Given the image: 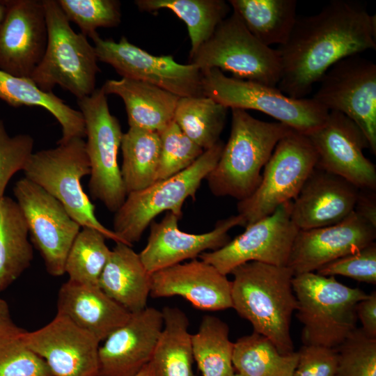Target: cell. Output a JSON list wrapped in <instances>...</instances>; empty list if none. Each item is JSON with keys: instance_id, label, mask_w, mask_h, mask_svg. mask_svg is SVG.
<instances>
[{"instance_id": "6", "label": "cell", "mask_w": 376, "mask_h": 376, "mask_svg": "<svg viewBox=\"0 0 376 376\" xmlns=\"http://www.w3.org/2000/svg\"><path fill=\"white\" fill-rule=\"evenodd\" d=\"M224 146L219 141L182 171L129 193L113 217V231L120 242L132 246L163 212H171L180 219L185 201L196 198L202 181L217 164Z\"/></svg>"}, {"instance_id": "14", "label": "cell", "mask_w": 376, "mask_h": 376, "mask_svg": "<svg viewBox=\"0 0 376 376\" xmlns=\"http://www.w3.org/2000/svg\"><path fill=\"white\" fill-rule=\"evenodd\" d=\"M13 193L47 272L63 275L68 251L81 227L58 200L25 177L17 181Z\"/></svg>"}, {"instance_id": "40", "label": "cell", "mask_w": 376, "mask_h": 376, "mask_svg": "<svg viewBox=\"0 0 376 376\" xmlns=\"http://www.w3.org/2000/svg\"><path fill=\"white\" fill-rule=\"evenodd\" d=\"M337 376H376V338L356 328L337 347Z\"/></svg>"}, {"instance_id": "34", "label": "cell", "mask_w": 376, "mask_h": 376, "mask_svg": "<svg viewBox=\"0 0 376 376\" xmlns=\"http://www.w3.org/2000/svg\"><path fill=\"white\" fill-rule=\"evenodd\" d=\"M194 361L202 376H233L234 343L228 324L219 318L205 315L198 331L191 336Z\"/></svg>"}, {"instance_id": "28", "label": "cell", "mask_w": 376, "mask_h": 376, "mask_svg": "<svg viewBox=\"0 0 376 376\" xmlns=\"http://www.w3.org/2000/svg\"><path fill=\"white\" fill-rule=\"evenodd\" d=\"M33 250L24 214L8 196L0 198V292L31 265Z\"/></svg>"}, {"instance_id": "8", "label": "cell", "mask_w": 376, "mask_h": 376, "mask_svg": "<svg viewBox=\"0 0 376 376\" xmlns=\"http://www.w3.org/2000/svg\"><path fill=\"white\" fill-rule=\"evenodd\" d=\"M189 58L201 71L217 68L271 87L277 88L281 75L278 49L260 42L234 11Z\"/></svg>"}, {"instance_id": "16", "label": "cell", "mask_w": 376, "mask_h": 376, "mask_svg": "<svg viewBox=\"0 0 376 376\" xmlns=\"http://www.w3.org/2000/svg\"><path fill=\"white\" fill-rule=\"evenodd\" d=\"M307 136L316 167L338 175L359 189L376 190V167L363 154L370 146L360 128L345 115L329 111L325 122Z\"/></svg>"}, {"instance_id": "35", "label": "cell", "mask_w": 376, "mask_h": 376, "mask_svg": "<svg viewBox=\"0 0 376 376\" xmlns=\"http://www.w3.org/2000/svg\"><path fill=\"white\" fill-rule=\"evenodd\" d=\"M227 111L228 108L205 95L180 97L173 121L205 151L220 141Z\"/></svg>"}, {"instance_id": "20", "label": "cell", "mask_w": 376, "mask_h": 376, "mask_svg": "<svg viewBox=\"0 0 376 376\" xmlns=\"http://www.w3.org/2000/svg\"><path fill=\"white\" fill-rule=\"evenodd\" d=\"M375 238L376 227L353 211L337 224L299 230L287 267L293 276L315 272L333 260L359 251Z\"/></svg>"}, {"instance_id": "48", "label": "cell", "mask_w": 376, "mask_h": 376, "mask_svg": "<svg viewBox=\"0 0 376 376\" xmlns=\"http://www.w3.org/2000/svg\"><path fill=\"white\" fill-rule=\"evenodd\" d=\"M6 10V7L3 0L0 1V24H1L3 19V17L5 16Z\"/></svg>"}, {"instance_id": "10", "label": "cell", "mask_w": 376, "mask_h": 376, "mask_svg": "<svg viewBox=\"0 0 376 376\" xmlns=\"http://www.w3.org/2000/svg\"><path fill=\"white\" fill-rule=\"evenodd\" d=\"M316 164L317 154L307 135L292 130L282 138L263 168L257 189L237 203L244 227L293 201Z\"/></svg>"}, {"instance_id": "12", "label": "cell", "mask_w": 376, "mask_h": 376, "mask_svg": "<svg viewBox=\"0 0 376 376\" xmlns=\"http://www.w3.org/2000/svg\"><path fill=\"white\" fill-rule=\"evenodd\" d=\"M313 99L328 111L351 119L376 154V65L358 55L332 65L319 81Z\"/></svg>"}, {"instance_id": "26", "label": "cell", "mask_w": 376, "mask_h": 376, "mask_svg": "<svg viewBox=\"0 0 376 376\" xmlns=\"http://www.w3.org/2000/svg\"><path fill=\"white\" fill-rule=\"evenodd\" d=\"M101 88L123 100L130 127L160 132L173 121L180 97L169 91L127 78L107 80Z\"/></svg>"}, {"instance_id": "27", "label": "cell", "mask_w": 376, "mask_h": 376, "mask_svg": "<svg viewBox=\"0 0 376 376\" xmlns=\"http://www.w3.org/2000/svg\"><path fill=\"white\" fill-rule=\"evenodd\" d=\"M0 100L14 107L36 106L49 111L62 128V136L57 144L86 136L81 112L52 92L41 90L31 78L15 77L0 70Z\"/></svg>"}, {"instance_id": "18", "label": "cell", "mask_w": 376, "mask_h": 376, "mask_svg": "<svg viewBox=\"0 0 376 376\" xmlns=\"http://www.w3.org/2000/svg\"><path fill=\"white\" fill-rule=\"evenodd\" d=\"M0 24V70L31 78L41 61L48 31L43 0H3Z\"/></svg>"}, {"instance_id": "19", "label": "cell", "mask_w": 376, "mask_h": 376, "mask_svg": "<svg viewBox=\"0 0 376 376\" xmlns=\"http://www.w3.org/2000/svg\"><path fill=\"white\" fill-rule=\"evenodd\" d=\"M179 218L171 212L159 222L150 224V234L145 247L140 252L142 263L150 274L195 259L207 250H217L230 241L228 231L237 226H244V221L239 215L219 221L208 232L192 234L182 231L178 227Z\"/></svg>"}, {"instance_id": "32", "label": "cell", "mask_w": 376, "mask_h": 376, "mask_svg": "<svg viewBox=\"0 0 376 376\" xmlns=\"http://www.w3.org/2000/svg\"><path fill=\"white\" fill-rule=\"evenodd\" d=\"M134 3L141 11L170 10L182 19L191 40L189 55L210 38L230 10L223 0H136Z\"/></svg>"}, {"instance_id": "31", "label": "cell", "mask_w": 376, "mask_h": 376, "mask_svg": "<svg viewBox=\"0 0 376 376\" xmlns=\"http://www.w3.org/2000/svg\"><path fill=\"white\" fill-rule=\"evenodd\" d=\"M120 148V173L127 195L157 181L160 154L159 132L130 127L123 134Z\"/></svg>"}, {"instance_id": "15", "label": "cell", "mask_w": 376, "mask_h": 376, "mask_svg": "<svg viewBox=\"0 0 376 376\" xmlns=\"http://www.w3.org/2000/svg\"><path fill=\"white\" fill-rule=\"evenodd\" d=\"M292 203L282 204L270 215L245 227L223 247L203 252L198 258L226 276L249 262L287 267L299 231L291 219Z\"/></svg>"}, {"instance_id": "5", "label": "cell", "mask_w": 376, "mask_h": 376, "mask_svg": "<svg viewBox=\"0 0 376 376\" xmlns=\"http://www.w3.org/2000/svg\"><path fill=\"white\" fill-rule=\"evenodd\" d=\"M48 40L44 56L31 79L45 92L56 85L81 99L92 94L100 71L94 46L72 29L55 0H43Z\"/></svg>"}, {"instance_id": "24", "label": "cell", "mask_w": 376, "mask_h": 376, "mask_svg": "<svg viewBox=\"0 0 376 376\" xmlns=\"http://www.w3.org/2000/svg\"><path fill=\"white\" fill-rule=\"evenodd\" d=\"M57 314L67 317L102 342L125 324L132 313L99 285L68 280L58 290Z\"/></svg>"}, {"instance_id": "17", "label": "cell", "mask_w": 376, "mask_h": 376, "mask_svg": "<svg viewBox=\"0 0 376 376\" xmlns=\"http://www.w3.org/2000/svg\"><path fill=\"white\" fill-rule=\"evenodd\" d=\"M22 338L54 376H98L100 340L67 317L56 313L45 326L24 330Z\"/></svg>"}, {"instance_id": "1", "label": "cell", "mask_w": 376, "mask_h": 376, "mask_svg": "<svg viewBox=\"0 0 376 376\" xmlns=\"http://www.w3.org/2000/svg\"><path fill=\"white\" fill-rule=\"evenodd\" d=\"M375 48V15L357 2L332 1L316 14L297 17L288 40L277 49L281 62L277 88L304 98L336 63Z\"/></svg>"}, {"instance_id": "33", "label": "cell", "mask_w": 376, "mask_h": 376, "mask_svg": "<svg viewBox=\"0 0 376 376\" xmlns=\"http://www.w3.org/2000/svg\"><path fill=\"white\" fill-rule=\"evenodd\" d=\"M297 352L283 354L267 337L253 331L234 343L233 365L242 376H292Z\"/></svg>"}, {"instance_id": "37", "label": "cell", "mask_w": 376, "mask_h": 376, "mask_svg": "<svg viewBox=\"0 0 376 376\" xmlns=\"http://www.w3.org/2000/svg\"><path fill=\"white\" fill-rule=\"evenodd\" d=\"M24 330L12 320L0 324V376H54L25 343Z\"/></svg>"}, {"instance_id": "3", "label": "cell", "mask_w": 376, "mask_h": 376, "mask_svg": "<svg viewBox=\"0 0 376 376\" xmlns=\"http://www.w3.org/2000/svg\"><path fill=\"white\" fill-rule=\"evenodd\" d=\"M231 111L229 139L205 180L214 196H230L240 201L257 189L262 169L276 144L293 130L279 122L255 118L243 109Z\"/></svg>"}, {"instance_id": "21", "label": "cell", "mask_w": 376, "mask_h": 376, "mask_svg": "<svg viewBox=\"0 0 376 376\" xmlns=\"http://www.w3.org/2000/svg\"><path fill=\"white\" fill-rule=\"evenodd\" d=\"M162 311L133 313L99 347L98 376H134L152 359L163 328Z\"/></svg>"}, {"instance_id": "25", "label": "cell", "mask_w": 376, "mask_h": 376, "mask_svg": "<svg viewBox=\"0 0 376 376\" xmlns=\"http://www.w3.org/2000/svg\"><path fill=\"white\" fill-rule=\"evenodd\" d=\"M98 285L109 297L133 313L147 307L151 274L131 246L118 242L111 249Z\"/></svg>"}, {"instance_id": "45", "label": "cell", "mask_w": 376, "mask_h": 376, "mask_svg": "<svg viewBox=\"0 0 376 376\" xmlns=\"http://www.w3.org/2000/svg\"><path fill=\"white\" fill-rule=\"evenodd\" d=\"M354 211L376 227V192L371 189H359Z\"/></svg>"}, {"instance_id": "46", "label": "cell", "mask_w": 376, "mask_h": 376, "mask_svg": "<svg viewBox=\"0 0 376 376\" xmlns=\"http://www.w3.org/2000/svg\"><path fill=\"white\" fill-rule=\"evenodd\" d=\"M10 320L9 306L6 301L0 298V324Z\"/></svg>"}, {"instance_id": "4", "label": "cell", "mask_w": 376, "mask_h": 376, "mask_svg": "<svg viewBox=\"0 0 376 376\" xmlns=\"http://www.w3.org/2000/svg\"><path fill=\"white\" fill-rule=\"evenodd\" d=\"M292 284L304 345L336 348L357 328V304L368 295L363 290L316 272L294 276Z\"/></svg>"}, {"instance_id": "38", "label": "cell", "mask_w": 376, "mask_h": 376, "mask_svg": "<svg viewBox=\"0 0 376 376\" xmlns=\"http://www.w3.org/2000/svg\"><path fill=\"white\" fill-rule=\"evenodd\" d=\"M69 22L76 24L81 33L90 38L97 28H111L121 21L120 2L116 0H58Z\"/></svg>"}, {"instance_id": "44", "label": "cell", "mask_w": 376, "mask_h": 376, "mask_svg": "<svg viewBox=\"0 0 376 376\" xmlns=\"http://www.w3.org/2000/svg\"><path fill=\"white\" fill-rule=\"evenodd\" d=\"M356 314L362 325L361 329L371 338H376V292L368 294L356 306Z\"/></svg>"}, {"instance_id": "47", "label": "cell", "mask_w": 376, "mask_h": 376, "mask_svg": "<svg viewBox=\"0 0 376 376\" xmlns=\"http://www.w3.org/2000/svg\"><path fill=\"white\" fill-rule=\"evenodd\" d=\"M134 376H156L152 362L150 361Z\"/></svg>"}, {"instance_id": "2", "label": "cell", "mask_w": 376, "mask_h": 376, "mask_svg": "<svg viewBox=\"0 0 376 376\" xmlns=\"http://www.w3.org/2000/svg\"><path fill=\"white\" fill-rule=\"evenodd\" d=\"M232 308L248 320L253 331L269 338L281 354L294 351L291 318L297 308L288 267L249 262L231 273Z\"/></svg>"}, {"instance_id": "41", "label": "cell", "mask_w": 376, "mask_h": 376, "mask_svg": "<svg viewBox=\"0 0 376 376\" xmlns=\"http://www.w3.org/2000/svg\"><path fill=\"white\" fill-rule=\"evenodd\" d=\"M33 139L26 134L10 136L4 123L0 120V198L10 178L23 171L33 154Z\"/></svg>"}, {"instance_id": "43", "label": "cell", "mask_w": 376, "mask_h": 376, "mask_svg": "<svg viewBox=\"0 0 376 376\" xmlns=\"http://www.w3.org/2000/svg\"><path fill=\"white\" fill-rule=\"evenodd\" d=\"M297 353L298 361L292 376H337L336 348L303 345Z\"/></svg>"}, {"instance_id": "49", "label": "cell", "mask_w": 376, "mask_h": 376, "mask_svg": "<svg viewBox=\"0 0 376 376\" xmlns=\"http://www.w3.org/2000/svg\"><path fill=\"white\" fill-rule=\"evenodd\" d=\"M233 376H242V375L237 373H235Z\"/></svg>"}, {"instance_id": "13", "label": "cell", "mask_w": 376, "mask_h": 376, "mask_svg": "<svg viewBox=\"0 0 376 376\" xmlns=\"http://www.w3.org/2000/svg\"><path fill=\"white\" fill-rule=\"evenodd\" d=\"M98 61L112 66L122 76L146 82L180 97L203 96V73L192 63L180 64L172 56H154L132 44L126 37L119 41L92 36Z\"/></svg>"}, {"instance_id": "9", "label": "cell", "mask_w": 376, "mask_h": 376, "mask_svg": "<svg viewBox=\"0 0 376 376\" xmlns=\"http://www.w3.org/2000/svg\"><path fill=\"white\" fill-rule=\"evenodd\" d=\"M202 73L205 96L228 109L261 111L305 135L319 128L329 112L313 98H293L276 87L229 77L217 68Z\"/></svg>"}, {"instance_id": "42", "label": "cell", "mask_w": 376, "mask_h": 376, "mask_svg": "<svg viewBox=\"0 0 376 376\" xmlns=\"http://www.w3.org/2000/svg\"><path fill=\"white\" fill-rule=\"evenodd\" d=\"M316 273L325 276L341 275L360 282L376 284V243L333 260Z\"/></svg>"}, {"instance_id": "22", "label": "cell", "mask_w": 376, "mask_h": 376, "mask_svg": "<svg viewBox=\"0 0 376 376\" xmlns=\"http://www.w3.org/2000/svg\"><path fill=\"white\" fill-rule=\"evenodd\" d=\"M152 297L180 296L201 310L232 308L231 281L200 260L179 263L151 274Z\"/></svg>"}, {"instance_id": "36", "label": "cell", "mask_w": 376, "mask_h": 376, "mask_svg": "<svg viewBox=\"0 0 376 376\" xmlns=\"http://www.w3.org/2000/svg\"><path fill=\"white\" fill-rule=\"evenodd\" d=\"M105 236L95 228L83 227L76 236L65 263V273L71 281L97 285L111 249Z\"/></svg>"}, {"instance_id": "29", "label": "cell", "mask_w": 376, "mask_h": 376, "mask_svg": "<svg viewBox=\"0 0 376 376\" xmlns=\"http://www.w3.org/2000/svg\"><path fill=\"white\" fill-rule=\"evenodd\" d=\"M228 3L263 45H284L297 20L296 0H230Z\"/></svg>"}, {"instance_id": "30", "label": "cell", "mask_w": 376, "mask_h": 376, "mask_svg": "<svg viewBox=\"0 0 376 376\" xmlns=\"http://www.w3.org/2000/svg\"><path fill=\"white\" fill-rule=\"evenodd\" d=\"M162 312L163 328L150 361L156 376H196L187 315L168 306Z\"/></svg>"}, {"instance_id": "7", "label": "cell", "mask_w": 376, "mask_h": 376, "mask_svg": "<svg viewBox=\"0 0 376 376\" xmlns=\"http://www.w3.org/2000/svg\"><path fill=\"white\" fill-rule=\"evenodd\" d=\"M23 171L26 178L58 200L81 228H95L107 239L120 242L97 219L95 206L83 190L81 178L91 173L84 139L75 138L56 148L33 152Z\"/></svg>"}, {"instance_id": "11", "label": "cell", "mask_w": 376, "mask_h": 376, "mask_svg": "<svg viewBox=\"0 0 376 376\" xmlns=\"http://www.w3.org/2000/svg\"><path fill=\"white\" fill-rule=\"evenodd\" d=\"M77 104L85 123L86 150L90 163L88 189L91 196L111 212L124 203L127 193L118 163L123 133L118 120L109 109L107 95L96 88Z\"/></svg>"}, {"instance_id": "39", "label": "cell", "mask_w": 376, "mask_h": 376, "mask_svg": "<svg viewBox=\"0 0 376 376\" xmlns=\"http://www.w3.org/2000/svg\"><path fill=\"white\" fill-rule=\"evenodd\" d=\"M159 134L160 154L157 180L169 178L186 169L204 152L174 121Z\"/></svg>"}, {"instance_id": "23", "label": "cell", "mask_w": 376, "mask_h": 376, "mask_svg": "<svg viewBox=\"0 0 376 376\" xmlns=\"http://www.w3.org/2000/svg\"><path fill=\"white\" fill-rule=\"evenodd\" d=\"M359 191L344 178L315 166L292 201V221L299 230L337 224L354 211Z\"/></svg>"}]
</instances>
